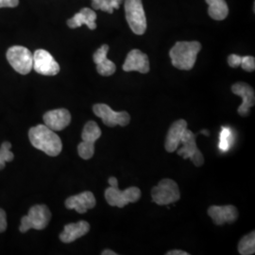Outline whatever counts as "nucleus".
Returning a JSON list of instances; mask_svg holds the SVG:
<instances>
[{"instance_id":"12","label":"nucleus","mask_w":255,"mask_h":255,"mask_svg":"<svg viewBox=\"0 0 255 255\" xmlns=\"http://www.w3.org/2000/svg\"><path fill=\"white\" fill-rule=\"evenodd\" d=\"M149 68L148 57L139 49L129 51L123 64V70L126 72L137 71L139 73L146 74L149 71Z\"/></svg>"},{"instance_id":"28","label":"nucleus","mask_w":255,"mask_h":255,"mask_svg":"<svg viewBox=\"0 0 255 255\" xmlns=\"http://www.w3.org/2000/svg\"><path fill=\"white\" fill-rule=\"evenodd\" d=\"M241 59L242 57L237 54L230 55L228 57V64L231 67L237 68L241 64Z\"/></svg>"},{"instance_id":"5","label":"nucleus","mask_w":255,"mask_h":255,"mask_svg":"<svg viewBox=\"0 0 255 255\" xmlns=\"http://www.w3.org/2000/svg\"><path fill=\"white\" fill-rule=\"evenodd\" d=\"M7 60L11 67L21 75H27L32 70L33 54L27 47L13 46L6 53Z\"/></svg>"},{"instance_id":"29","label":"nucleus","mask_w":255,"mask_h":255,"mask_svg":"<svg viewBox=\"0 0 255 255\" xmlns=\"http://www.w3.org/2000/svg\"><path fill=\"white\" fill-rule=\"evenodd\" d=\"M19 4V0H0V8H15Z\"/></svg>"},{"instance_id":"19","label":"nucleus","mask_w":255,"mask_h":255,"mask_svg":"<svg viewBox=\"0 0 255 255\" xmlns=\"http://www.w3.org/2000/svg\"><path fill=\"white\" fill-rule=\"evenodd\" d=\"M97 13L89 8H83L78 13H76L72 18L67 20V26L70 28H77L86 25L89 29L94 30L97 28Z\"/></svg>"},{"instance_id":"27","label":"nucleus","mask_w":255,"mask_h":255,"mask_svg":"<svg viewBox=\"0 0 255 255\" xmlns=\"http://www.w3.org/2000/svg\"><path fill=\"white\" fill-rule=\"evenodd\" d=\"M241 67L248 72H253L255 69V59L253 56H244L241 59Z\"/></svg>"},{"instance_id":"25","label":"nucleus","mask_w":255,"mask_h":255,"mask_svg":"<svg viewBox=\"0 0 255 255\" xmlns=\"http://www.w3.org/2000/svg\"><path fill=\"white\" fill-rule=\"evenodd\" d=\"M233 141V133L229 128L222 127V130L220 132L219 138V148L223 152H226L230 149Z\"/></svg>"},{"instance_id":"30","label":"nucleus","mask_w":255,"mask_h":255,"mask_svg":"<svg viewBox=\"0 0 255 255\" xmlns=\"http://www.w3.org/2000/svg\"><path fill=\"white\" fill-rule=\"evenodd\" d=\"M7 229V215L5 211L0 209V233L5 232Z\"/></svg>"},{"instance_id":"31","label":"nucleus","mask_w":255,"mask_h":255,"mask_svg":"<svg viewBox=\"0 0 255 255\" xmlns=\"http://www.w3.org/2000/svg\"><path fill=\"white\" fill-rule=\"evenodd\" d=\"M166 255H189L188 253H185L183 251H180V250H174V251H169L167 252Z\"/></svg>"},{"instance_id":"8","label":"nucleus","mask_w":255,"mask_h":255,"mask_svg":"<svg viewBox=\"0 0 255 255\" xmlns=\"http://www.w3.org/2000/svg\"><path fill=\"white\" fill-rule=\"evenodd\" d=\"M93 112L108 127H116L118 125L125 127L130 121V116L127 112H115L110 106L103 103L95 104Z\"/></svg>"},{"instance_id":"34","label":"nucleus","mask_w":255,"mask_h":255,"mask_svg":"<svg viewBox=\"0 0 255 255\" xmlns=\"http://www.w3.org/2000/svg\"><path fill=\"white\" fill-rule=\"evenodd\" d=\"M200 133H203V134H205V135L209 136V131H208V130H206V129H203V130H201V131H200Z\"/></svg>"},{"instance_id":"14","label":"nucleus","mask_w":255,"mask_h":255,"mask_svg":"<svg viewBox=\"0 0 255 255\" xmlns=\"http://www.w3.org/2000/svg\"><path fill=\"white\" fill-rule=\"evenodd\" d=\"M44 122L46 127L52 130H63L71 122L70 112L66 109H56L48 111L44 115Z\"/></svg>"},{"instance_id":"17","label":"nucleus","mask_w":255,"mask_h":255,"mask_svg":"<svg viewBox=\"0 0 255 255\" xmlns=\"http://www.w3.org/2000/svg\"><path fill=\"white\" fill-rule=\"evenodd\" d=\"M109 46L103 45L93 55V61L97 64V70L99 74L104 77H109L117 71V66L107 58Z\"/></svg>"},{"instance_id":"23","label":"nucleus","mask_w":255,"mask_h":255,"mask_svg":"<svg viewBox=\"0 0 255 255\" xmlns=\"http://www.w3.org/2000/svg\"><path fill=\"white\" fill-rule=\"evenodd\" d=\"M123 0H92V7L94 9H101L102 11L113 13L114 9H119Z\"/></svg>"},{"instance_id":"20","label":"nucleus","mask_w":255,"mask_h":255,"mask_svg":"<svg viewBox=\"0 0 255 255\" xmlns=\"http://www.w3.org/2000/svg\"><path fill=\"white\" fill-rule=\"evenodd\" d=\"M208 4V13L211 18L221 21L227 17L229 8L225 0H205Z\"/></svg>"},{"instance_id":"3","label":"nucleus","mask_w":255,"mask_h":255,"mask_svg":"<svg viewBox=\"0 0 255 255\" xmlns=\"http://www.w3.org/2000/svg\"><path fill=\"white\" fill-rule=\"evenodd\" d=\"M51 219V212L46 205L38 204L32 206L27 216L21 219L19 230L25 234L28 230H44L48 225Z\"/></svg>"},{"instance_id":"11","label":"nucleus","mask_w":255,"mask_h":255,"mask_svg":"<svg viewBox=\"0 0 255 255\" xmlns=\"http://www.w3.org/2000/svg\"><path fill=\"white\" fill-rule=\"evenodd\" d=\"M232 91L242 98V104L238 107L237 113L241 117H247L250 114V110L255 104V94L254 88L245 82H237L232 86Z\"/></svg>"},{"instance_id":"21","label":"nucleus","mask_w":255,"mask_h":255,"mask_svg":"<svg viewBox=\"0 0 255 255\" xmlns=\"http://www.w3.org/2000/svg\"><path fill=\"white\" fill-rule=\"evenodd\" d=\"M101 136V128L95 122L89 121L85 124L82 130V143L88 146H95V143Z\"/></svg>"},{"instance_id":"7","label":"nucleus","mask_w":255,"mask_h":255,"mask_svg":"<svg viewBox=\"0 0 255 255\" xmlns=\"http://www.w3.org/2000/svg\"><path fill=\"white\" fill-rule=\"evenodd\" d=\"M141 198V190L135 187H128L127 189L121 191L119 186L113 187L110 186L105 190V199L111 206H117L119 208H123L128 203H133L139 201Z\"/></svg>"},{"instance_id":"22","label":"nucleus","mask_w":255,"mask_h":255,"mask_svg":"<svg viewBox=\"0 0 255 255\" xmlns=\"http://www.w3.org/2000/svg\"><path fill=\"white\" fill-rule=\"evenodd\" d=\"M238 252L241 255H254L255 253V233L252 232L251 234L243 237L238 244Z\"/></svg>"},{"instance_id":"24","label":"nucleus","mask_w":255,"mask_h":255,"mask_svg":"<svg viewBox=\"0 0 255 255\" xmlns=\"http://www.w3.org/2000/svg\"><path fill=\"white\" fill-rule=\"evenodd\" d=\"M11 144L5 141L2 143L0 146V170H2L5 167L6 163L11 162L14 158V155L10 151Z\"/></svg>"},{"instance_id":"16","label":"nucleus","mask_w":255,"mask_h":255,"mask_svg":"<svg viewBox=\"0 0 255 255\" xmlns=\"http://www.w3.org/2000/svg\"><path fill=\"white\" fill-rule=\"evenodd\" d=\"M187 128V122L183 119L175 121L171 127L169 128L166 139H165V149L167 152H174L178 146L182 144V138L184 130Z\"/></svg>"},{"instance_id":"15","label":"nucleus","mask_w":255,"mask_h":255,"mask_svg":"<svg viewBox=\"0 0 255 255\" xmlns=\"http://www.w3.org/2000/svg\"><path fill=\"white\" fill-rule=\"evenodd\" d=\"M208 215L215 224L221 226L225 223H234L238 218V210L234 205H214L208 209Z\"/></svg>"},{"instance_id":"1","label":"nucleus","mask_w":255,"mask_h":255,"mask_svg":"<svg viewBox=\"0 0 255 255\" xmlns=\"http://www.w3.org/2000/svg\"><path fill=\"white\" fill-rule=\"evenodd\" d=\"M28 138L31 145L35 148L51 157L58 156L63 149L61 138L55 133L54 130L46 127V125L30 128Z\"/></svg>"},{"instance_id":"9","label":"nucleus","mask_w":255,"mask_h":255,"mask_svg":"<svg viewBox=\"0 0 255 255\" xmlns=\"http://www.w3.org/2000/svg\"><path fill=\"white\" fill-rule=\"evenodd\" d=\"M196 137L197 135L195 133L186 128L182 135V147L178 150V155L182 156L183 159H190L196 166H201L204 164V157L198 148Z\"/></svg>"},{"instance_id":"13","label":"nucleus","mask_w":255,"mask_h":255,"mask_svg":"<svg viewBox=\"0 0 255 255\" xmlns=\"http://www.w3.org/2000/svg\"><path fill=\"white\" fill-rule=\"evenodd\" d=\"M96 198L90 191L82 192L79 195L71 196L65 201V207L67 209L75 210L79 214H85L88 210L96 206Z\"/></svg>"},{"instance_id":"4","label":"nucleus","mask_w":255,"mask_h":255,"mask_svg":"<svg viewBox=\"0 0 255 255\" xmlns=\"http://www.w3.org/2000/svg\"><path fill=\"white\" fill-rule=\"evenodd\" d=\"M125 13L130 29L137 35L144 34L146 17L142 0H125Z\"/></svg>"},{"instance_id":"26","label":"nucleus","mask_w":255,"mask_h":255,"mask_svg":"<svg viewBox=\"0 0 255 255\" xmlns=\"http://www.w3.org/2000/svg\"><path fill=\"white\" fill-rule=\"evenodd\" d=\"M78 153L82 159L89 160L95 154V146L85 145L82 142L78 146Z\"/></svg>"},{"instance_id":"2","label":"nucleus","mask_w":255,"mask_h":255,"mask_svg":"<svg viewBox=\"0 0 255 255\" xmlns=\"http://www.w3.org/2000/svg\"><path fill=\"white\" fill-rule=\"evenodd\" d=\"M201 49V43L197 41L177 42L169 51L174 67L181 70H191Z\"/></svg>"},{"instance_id":"33","label":"nucleus","mask_w":255,"mask_h":255,"mask_svg":"<svg viewBox=\"0 0 255 255\" xmlns=\"http://www.w3.org/2000/svg\"><path fill=\"white\" fill-rule=\"evenodd\" d=\"M101 255H118V254L116 253V252H114V251H112V250H105V251H103L102 253H101Z\"/></svg>"},{"instance_id":"10","label":"nucleus","mask_w":255,"mask_h":255,"mask_svg":"<svg viewBox=\"0 0 255 255\" xmlns=\"http://www.w3.org/2000/svg\"><path fill=\"white\" fill-rule=\"evenodd\" d=\"M32 69L44 76H55L60 72V65L48 51L37 49L33 53Z\"/></svg>"},{"instance_id":"32","label":"nucleus","mask_w":255,"mask_h":255,"mask_svg":"<svg viewBox=\"0 0 255 255\" xmlns=\"http://www.w3.org/2000/svg\"><path fill=\"white\" fill-rule=\"evenodd\" d=\"M109 183L110 185L113 186V187L119 186V181H118V179L116 177H110Z\"/></svg>"},{"instance_id":"18","label":"nucleus","mask_w":255,"mask_h":255,"mask_svg":"<svg viewBox=\"0 0 255 255\" xmlns=\"http://www.w3.org/2000/svg\"><path fill=\"white\" fill-rule=\"evenodd\" d=\"M90 231L88 222L81 220L77 223H69L64 226L63 233L60 235V239L64 243H72L77 239L85 236Z\"/></svg>"},{"instance_id":"6","label":"nucleus","mask_w":255,"mask_h":255,"mask_svg":"<svg viewBox=\"0 0 255 255\" xmlns=\"http://www.w3.org/2000/svg\"><path fill=\"white\" fill-rule=\"evenodd\" d=\"M152 201L158 205H168L179 201L181 193L177 182L170 179H164L151 190Z\"/></svg>"}]
</instances>
